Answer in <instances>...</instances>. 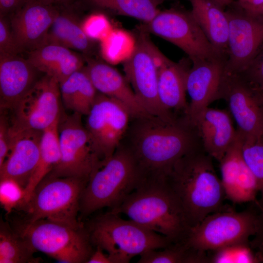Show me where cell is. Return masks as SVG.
Here are the masks:
<instances>
[{"label": "cell", "instance_id": "18", "mask_svg": "<svg viewBox=\"0 0 263 263\" xmlns=\"http://www.w3.org/2000/svg\"><path fill=\"white\" fill-rule=\"evenodd\" d=\"M42 132L34 130L11 132L10 150L0 167V183L13 182L23 191L38 160Z\"/></svg>", "mask_w": 263, "mask_h": 263}, {"label": "cell", "instance_id": "15", "mask_svg": "<svg viewBox=\"0 0 263 263\" xmlns=\"http://www.w3.org/2000/svg\"><path fill=\"white\" fill-rule=\"evenodd\" d=\"M237 7L226 11L229 20L225 72H243L263 44V16Z\"/></svg>", "mask_w": 263, "mask_h": 263}, {"label": "cell", "instance_id": "28", "mask_svg": "<svg viewBox=\"0 0 263 263\" xmlns=\"http://www.w3.org/2000/svg\"><path fill=\"white\" fill-rule=\"evenodd\" d=\"M61 99L68 109L81 115L89 113L98 92L84 67L59 84Z\"/></svg>", "mask_w": 263, "mask_h": 263}, {"label": "cell", "instance_id": "17", "mask_svg": "<svg viewBox=\"0 0 263 263\" xmlns=\"http://www.w3.org/2000/svg\"><path fill=\"white\" fill-rule=\"evenodd\" d=\"M57 12L56 6L28 0L8 18L20 53H28L46 44L49 29Z\"/></svg>", "mask_w": 263, "mask_h": 263}, {"label": "cell", "instance_id": "6", "mask_svg": "<svg viewBox=\"0 0 263 263\" xmlns=\"http://www.w3.org/2000/svg\"><path fill=\"white\" fill-rule=\"evenodd\" d=\"M15 230L36 251L64 263H87L94 246L84 225L75 227L47 219L25 221Z\"/></svg>", "mask_w": 263, "mask_h": 263}, {"label": "cell", "instance_id": "30", "mask_svg": "<svg viewBox=\"0 0 263 263\" xmlns=\"http://www.w3.org/2000/svg\"><path fill=\"white\" fill-rule=\"evenodd\" d=\"M94 7L108 10L145 23L150 21L159 11V0H81Z\"/></svg>", "mask_w": 263, "mask_h": 263}, {"label": "cell", "instance_id": "44", "mask_svg": "<svg viewBox=\"0 0 263 263\" xmlns=\"http://www.w3.org/2000/svg\"><path fill=\"white\" fill-rule=\"evenodd\" d=\"M262 135H263V133H262Z\"/></svg>", "mask_w": 263, "mask_h": 263}, {"label": "cell", "instance_id": "25", "mask_svg": "<svg viewBox=\"0 0 263 263\" xmlns=\"http://www.w3.org/2000/svg\"><path fill=\"white\" fill-rule=\"evenodd\" d=\"M188 68L182 62L175 63L168 59L159 69V99L164 109L170 113L171 110H184L186 113L188 108L186 78Z\"/></svg>", "mask_w": 263, "mask_h": 263}, {"label": "cell", "instance_id": "38", "mask_svg": "<svg viewBox=\"0 0 263 263\" xmlns=\"http://www.w3.org/2000/svg\"><path fill=\"white\" fill-rule=\"evenodd\" d=\"M28 0H0V17L8 18L19 10Z\"/></svg>", "mask_w": 263, "mask_h": 263}, {"label": "cell", "instance_id": "3", "mask_svg": "<svg viewBox=\"0 0 263 263\" xmlns=\"http://www.w3.org/2000/svg\"><path fill=\"white\" fill-rule=\"evenodd\" d=\"M130 220L168 238L183 241L189 226L175 196L165 180L145 181L116 208Z\"/></svg>", "mask_w": 263, "mask_h": 263}, {"label": "cell", "instance_id": "21", "mask_svg": "<svg viewBox=\"0 0 263 263\" xmlns=\"http://www.w3.org/2000/svg\"><path fill=\"white\" fill-rule=\"evenodd\" d=\"M84 69L97 91L123 103L132 116L139 119L152 116L141 104L126 78L116 69L98 61H90Z\"/></svg>", "mask_w": 263, "mask_h": 263}, {"label": "cell", "instance_id": "8", "mask_svg": "<svg viewBox=\"0 0 263 263\" xmlns=\"http://www.w3.org/2000/svg\"><path fill=\"white\" fill-rule=\"evenodd\" d=\"M258 225V214L252 211L223 208L190 228L183 241L194 250L206 253L234 245L249 244V238L256 233Z\"/></svg>", "mask_w": 263, "mask_h": 263}, {"label": "cell", "instance_id": "41", "mask_svg": "<svg viewBox=\"0 0 263 263\" xmlns=\"http://www.w3.org/2000/svg\"><path fill=\"white\" fill-rule=\"evenodd\" d=\"M44 4L56 7L69 6L75 5L80 0H37Z\"/></svg>", "mask_w": 263, "mask_h": 263}, {"label": "cell", "instance_id": "22", "mask_svg": "<svg viewBox=\"0 0 263 263\" xmlns=\"http://www.w3.org/2000/svg\"><path fill=\"white\" fill-rule=\"evenodd\" d=\"M195 126L205 151L219 162L233 144L237 132L233 126L229 111L207 108Z\"/></svg>", "mask_w": 263, "mask_h": 263}, {"label": "cell", "instance_id": "29", "mask_svg": "<svg viewBox=\"0 0 263 263\" xmlns=\"http://www.w3.org/2000/svg\"><path fill=\"white\" fill-rule=\"evenodd\" d=\"M36 251L9 224L2 220L0 225V263H33Z\"/></svg>", "mask_w": 263, "mask_h": 263}, {"label": "cell", "instance_id": "36", "mask_svg": "<svg viewBox=\"0 0 263 263\" xmlns=\"http://www.w3.org/2000/svg\"><path fill=\"white\" fill-rule=\"evenodd\" d=\"M11 141L10 122L6 116L2 115L0 120V167L9 152Z\"/></svg>", "mask_w": 263, "mask_h": 263}, {"label": "cell", "instance_id": "23", "mask_svg": "<svg viewBox=\"0 0 263 263\" xmlns=\"http://www.w3.org/2000/svg\"><path fill=\"white\" fill-rule=\"evenodd\" d=\"M193 17L215 51L227 57L229 20L226 11L214 0H188Z\"/></svg>", "mask_w": 263, "mask_h": 263}, {"label": "cell", "instance_id": "35", "mask_svg": "<svg viewBox=\"0 0 263 263\" xmlns=\"http://www.w3.org/2000/svg\"><path fill=\"white\" fill-rule=\"evenodd\" d=\"M19 53L8 18L0 17V56H17Z\"/></svg>", "mask_w": 263, "mask_h": 263}, {"label": "cell", "instance_id": "1", "mask_svg": "<svg viewBox=\"0 0 263 263\" xmlns=\"http://www.w3.org/2000/svg\"><path fill=\"white\" fill-rule=\"evenodd\" d=\"M142 119L130 150L144 181L164 180L180 159L203 148L196 127L186 115L181 120Z\"/></svg>", "mask_w": 263, "mask_h": 263}, {"label": "cell", "instance_id": "40", "mask_svg": "<svg viewBox=\"0 0 263 263\" xmlns=\"http://www.w3.org/2000/svg\"><path fill=\"white\" fill-rule=\"evenodd\" d=\"M236 4L245 11H249L263 4V0H237Z\"/></svg>", "mask_w": 263, "mask_h": 263}, {"label": "cell", "instance_id": "43", "mask_svg": "<svg viewBox=\"0 0 263 263\" xmlns=\"http://www.w3.org/2000/svg\"><path fill=\"white\" fill-rule=\"evenodd\" d=\"M218 4H219L223 8H225L226 6H229L233 3L235 0H214Z\"/></svg>", "mask_w": 263, "mask_h": 263}, {"label": "cell", "instance_id": "16", "mask_svg": "<svg viewBox=\"0 0 263 263\" xmlns=\"http://www.w3.org/2000/svg\"><path fill=\"white\" fill-rule=\"evenodd\" d=\"M226 60V57L219 56L191 61L186 78L190 103L185 114L194 126L209 105L218 99Z\"/></svg>", "mask_w": 263, "mask_h": 263}, {"label": "cell", "instance_id": "5", "mask_svg": "<svg viewBox=\"0 0 263 263\" xmlns=\"http://www.w3.org/2000/svg\"><path fill=\"white\" fill-rule=\"evenodd\" d=\"M85 227L94 247L108 254L113 263H128L136 255L172 244L166 237L110 211L98 215Z\"/></svg>", "mask_w": 263, "mask_h": 263}, {"label": "cell", "instance_id": "37", "mask_svg": "<svg viewBox=\"0 0 263 263\" xmlns=\"http://www.w3.org/2000/svg\"><path fill=\"white\" fill-rule=\"evenodd\" d=\"M249 244L259 263H263V208H262L261 213L258 214L257 230L250 241Z\"/></svg>", "mask_w": 263, "mask_h": 263}, {"label": "cell", "instance_id": "33", "mask_svg": "<svg viewBox=\"0 0 263 263\" xmlns=\"http://www.w3.org/2000/svg\"><path fill=\"white\" fill-rule=\"evenodd\" d=\"M209 263H254L259 261L250 244H241L211 252Z\"/></svg>", "mask_w": 263, "mask_h": 263}, {"label": "cell", "instance_id": "26", "mask_svg": "<svg viewBox=\"0 0 263 263\" xmlns=\"http://www.w3.org/2000/svg\"><path fill=\"white\" fill-rule=\"evenodd\" d=\"M74 5L57 7L58 12L49 29L46 44H56L88 52L92 41L73 11Z\"/></svg>", "mask_w": 263, "mask_h": 263}, {"label": "cell", "instance_id": "14", "mask_svg": "<svg viewBox=\"0 0 263 263\" xmlns=\"http://www.w3.org/2000/svg\"><path fill=\"white\" fill-rule=\"evenodd\" d=\"M224 99L244 140L263 132V93L239 74L225 72L218 99Z\"/></svg>", "mask_w": 263, "mask_h": 263}, {"label": "cell", "instance_id": "13", "mask_svg": "<svg viewBox=\"0 0 263 263\" xmlns=\"http://www.w3.org/2000/svg\"><path fill=\"white\" fill-rule=\"evenodd\" d=\"M146 24L147 31L178 47L191 61L224 56L215 51L190 11L176 9L159 11Z\"/></svg>", "mask_w": 263, "mask_h": 263}, {"label": "cell", "instance_id": "2", "mask_svg": "<svg viewBox=\"0 0 263 263\" xmlns=\"http://www.w3.org/2000/svg\"><path fill=\"white\" fill-rule=\"evenodd\" d=\"M212 159L203 148L193 151L180 159L164 180L190 228L224 208L225 194Z\"/></svg>", "mask_w": 263, "mask_h": 263}, {"label": "cell", "instance_id": "34", "mask_svg": "<svg viewBox=\"0 0 263 263\" xmlns=\"http://www.w3.org/2000/svg\"><path fill=\"white\" fill-rule=\"evenodd\" d=\"M239 74L263 93V44L246 68Z\"/></svg>", "mask_w": 263, "mask_h": 263}, {"label": "cell", "instance_id": "39", "mask_svg": "<svg viewBox=\"0 0 263 263\" xmlns=\"http://www.w3.org/2000/svg\"><path fill=\"white\" fill-rule=\"evenodd\" d=\"M94 248L87 263H113L108 254L104 253V251L100 248Z\"/></svg>", "mask_w": 263, "mask_h": 263}, {"label": "cell", "instance_id": "32", "mask_svg": "<svg viewBox=\"0 0 263 263\" xmlns=\"http://www.w3.org/2000/svg\"><path fill=\"white\" fill-rule=\"evenodd\" d=\"M242 153L257 181L261 194L258 205L261 209L263 208V135L243 140Z\"/></svg>", "mask_w": 263, "mask_h": 263}, {"label": "cell", "instance_id": "4", "mask_svg": "<svg viewBox=\"0 0 263 263\" xmlns=\"http://www.w3.org/2000/svg\"><path fill=\"white\" fill-rule=\"evenodd\" d=\"M143 181L131 150L118 147L91 175L82 192L79 214L87 217L104 207L116 208Z\"/></svg>", "mask_w": 263, "mask_h": 263}, {"label": "cell", "instance_id": "11", "mask_svg": "<svg viewBox=\"0 0 263 263\" xmlns=\"http://www.w3.org/2000/svg\"><path fill=\"white\" fill-rule=\"evenodd\" d=\"M86 116L85 127L102 164L110 158L119 147L132 115L123 103L98 92Z\"/></svg>", "mask_w": 263, "mask_h": 263}, {"label": "cell", "instance_id": "31", "mask_svg": "<svg viewBox=\"0 0 263 263\" xmlns=\"http://www.w3.org/2000/svg\"><path fill=\"white\" fill-rule=\"evenodd\" d=\"M151 249L140 256L138 263H207V253L194 250L184 242L172 243L161 250Z\"/></svg>", "mask_w": 263, "mask_h": 263}, {"label": "cell", "instance_id": "24", "mask_svg": "<svg viewBox=\"0 0 263 263\" xmlns=\"http://www.w3.org/2000/svg\"><path fill=\"white\" fill-rule=\"evenodd\" d=\"M26 58L39 72L56 78L59 84L84 67L78 55L56 44H47L29 52Z\"/></svg>", "mask_w": 263, "mask_h": 263}, {"label": "cell", "instance_id": "12", "mask_svg": "<svg viewBox=\"0 0 263 263\" xmlns=\"http://www.w3.org/2000/svg\"><path fill=\"white\" fill-rule=\"evenodd\" d=\"M60 98L59 82L44 75L11 111V132H42L58 122Z\"/></svg>", "mask_w": 263, "mask_h": 263}, {"label": "cell", "instance_id": "7", "mask_svg": "<svg viewBox=\"0 0 263 263\" xmlns=\"http://www.w3.org/2000/svg\"><path fill=\"white\" fill-rule=\"evenodd\" d=\"M88 181L76 177H46L23 207L25 221L47 219L75 227L83 225L78 218L82 192Z\"/></svg>", "mask_w": 263, "mask_h": 263}, {"label": "cell", "instance_id": "42", "mask_svg": "<svg viewBox=\"0 0 263 263\" xmlns=\"http://www.w3.org/2000/svg\"><path fill=\"white\" fill-rule=\"evenodd\" d=\"M251 14L263 16V4L249 11H246Z\"/></svg>", "mask_w": 263, "mask_h": 263}, {"label": "cell", "instance_id": "10", "mask_svg": "<svg viewBox=\"0 0 263 263\" xmlns=\"http://www.w3.org/2000/svg\"><path fill=\"white\" fill-rule=\"evenodd\" d=\"M81 115L74 112L59 119L60 159L47 176L76 177L88 181L92 174L101 166L82 124Z\"/></svg>", "mask_w": 263, "mask_h": 263}, {"label": "cell", "instance_id": "19", "mask_svg": "<svg viewBox=\"0 0 263 263\" xmlns=\"http://www.w3.org/2000/svg\"><path fill=\"white\" fill-rule=\"evenodd\" d=\"M243 142L237 132L235 141L219 162L225 197L235 203L254 202L259 192L256 178L243 155Z\"/></svg>", "mask_w": 263, "mask_h": 263}, {"label": "cell", "instance_id": "20", "mask_svg": "<svg viewBox=\"0 0 263 263\" xmlns=\"http://www.w3.org/2000/svg\"><path fill=\"white\" fill-rule=\"evenodd\" d=\"M39 72L27 58L0 56V109L12 111L38 80Z\"/></svg>", "mask_w": 263, "mask_h": 263}, {"label": "cell", "instance_id": "9", "mask_svg": "<svg viewBox=\"0 0 263 263\" xmlns=\"http://www.w3.org/2000/svg\"><path fill=\"white\" fill-rule=\"evenodd\" d=\"M168 59L143 35L138 38L123 66L126 79L148 113L164 120L172 121L174 118L162 106L158 94L159 69Z\"/></svg>", "mask_w": 263, "mask_h": 263}, {"label": "cell", "instance_id": "27", "mask_svg": "<svg viewBox=\"0 0 263 263\" xmlns=\"http://www.w3.org/2000/svg\"><path fill=\"white\" fill-rule=\"evenodd\" d=\"M59 121L42 131L38 160L28 184L23 189L20 205L24 206L28 202L37 187L59 161Z\"/></svg>", "mask_w": 263, "mask_h": 263}]
</instances>
